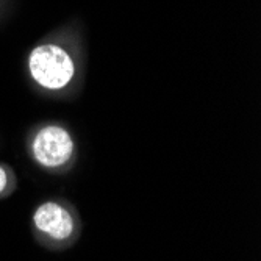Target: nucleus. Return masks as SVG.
<instances>
[{"instance_id": "obj_1", "label": "nucleus", "mask_w": 261, "mask_h": 261, "mask_svg": "<svg viewBox=\"0 0 261 261\" xmlns=\"http://www.w3.org/2000/svg\"><path fill=\"white\" fill-rule=\"evenodd\" d=\"M30 72L36 83L47 89H61L74 77V63L55 44L39 45L30 55Z\"/></svg>"}, {"instance_id": "obj_2", "label": "nucleus", "mask_w": 261, "mask_h": 261, "mask_svg": "<svg viewBox=\"0 0 261 261\" xmlns=\"http://www.w3.org/2000/svg\"><path fill=\"white\" fill-rule=\"evenodd\" d=\"M35 160L44 168H60L66 164L74 152V142L70 135L61 127H44L41 128L32 144Z\"/></svg>"}, {"instance_id": "obj_3", "label": "nucleus", "mask_w": 261, "mask_h": 261, "mask_svg": "<svg viewBox=\"0 0 261 261\" xmlns=\"http://www.w3.org/2000/svg\"><path fill=\"white\" fill-rule=\"evenodd\" d=\"M33 225L39 234L52 243H66L75 233V218L64 205L44 202L33 213Z\"/></svg>"}, {"instance_id": "obj_4", "label": "nucleus", "mask_w": 261, "mask_h": 261, "mask_svg": "<svg viewBox=\"0 0 261 261\" xmlns=\"http://www.w3.org/2000/svg\"><path fill=\"white\" fill-rule=\"evenodd\" d=\"M13 180H11V174L10 171L5 168V166L0 164V197L5 196L8 193V189L11 186Z\"/></svg>"}]
</instances>
